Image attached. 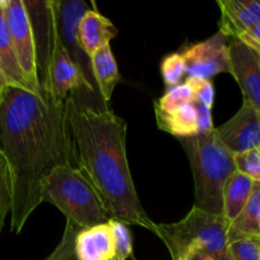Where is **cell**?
<instances>
[{
	"label": "cell",
	"mask_w": 260,
	"mask_h": 260,
	"mask_svg": "<svg viewBox=\"0 0 260 260\" xmlns=\"http://www.w3.org/2000/svg\"><path fill=\"white\" fill-rule=\"evenodd\" d=\"M0 155L12 187L10 231L19 234L42 203L46 178L55 168L76 162L66 101L7 86L0 99Z\"/></svg>",
	"instance_id": "cell-1"
},
{
	"label": "cell",
	"mask_w": 260,
	"mask_h": 260,
	"mask_svg": "<svg viewBox=\"0 0 260 260\" xmlns=\"http://www.w3.org/2000/svg\"><path fill=\"white\" fill-rule=\"evenodd\" d=\"M88 90L73 91L66 114L75 147L76 167L95 188L111 218L137 225L156 235L137 196L127 159V123L109 106L88 101Z\"/></svg>",
	"instance_id": "cell-2"
},
{
	"label": "cell",
	"mask_w": 260,
	"mask_h": 260,
	"mask_svg": "<svg viewBox=\"0 0 260 260\" xmlns=\"http://www.w3.org/2000/svg\"><path fill=\"white\" fill-rule=\"evenodd\" d=\"M187 154L194 179V206L211 215H222L223 188L236 172L234 155L216 131L179 139Z\"/></svg>",
	"instance_id": "cell-3"
},
{
	"label": "cell",
	"mask_w": 260,
	"mask_h": 260,
	"mask_svg": "<svg viewBox=\"0 0 260 260\" xmlns=\"http://www.w3.org/2000/svg\"><path fill=\"white\" fill-rule=\"evenodd\" d=\"M156 225V236L165 244L173 260H190L197 254L213 260H233L229 253L231 223L223 215H211L192 207L183 220Z\"/></svg>",
	"instance_id": "cell-4"
},
{
	"label": "cell",
	"mask_w": 260,
	"mask_h": 260,
	"mask_svg": "<svg viewBox=\"0 0 260 260\" xmlns=\"http://www.w3.org/2000/svg\"><path fill=\"white\" fill-rule=\"evenodd\" d=\"M42 202L55 206L81 230L111 220L95 188L75 165H61L50 173L43 183Z\"/></svg>",
	"instance_id": "cell-5"
},
{
	"label": "cell",
	"mask_w": 260,
	"mask_h": 260,
	"mask_svg": "<svg viewBox=\"0 0 260 260\" xmlns=\"http://www.w3.org/2000/svg\"><path fill=\"white\" fill-rule=\"evenodd\" d=\"M40 88L43 95L52 96L57 102H65L68 96L76 90H88L93 94H98L63 48L57 25L52 51Z\"/></svg>",
	"instance_id": "cell-6"
},
{
	"label": "cell",
	"mask_w": 260,
	"mask_h": 260,
	"mask_svg": "<svg viewBox=\"0 0 260 260\" xmlns=\"http://www.w3.org/2000/svg\"><path fill=\"white\" fill-rule=\"evenodd\" d=\"M8 29L13 47L18 57L20 69L30 84L33 93L42 95L37 78V56H36L35 36L29 15L25 9L24 0H8L5 7Z\"/></svg>",
	"instance_id": "cell-7"
},
{
	"label": "cell",
	"mask_w": 260,
	"mask_h": 260,
	"mask_svg": "<svg viewBox=\"0 0 260 260\" xmlns=\"http://www.w3.org/2000/svg\"><path fill=\"white\" fill-rule=\"evenodd\" d=\"M52 2L61 43L74 63L80 69L88 83L93 85L96 91L90 58L84 52L79 42V23L83 15L91 9L90 5H93L94 3H86L84 0H52Z\"/></svg>",
	"instance_id": "cell-8"
},
{
	"label": "cell",
	"mask_w": 260,
	"mask_h": 260,
	"mask_svg": "<svg viewBox=\"0 0 260 260\" xmlns=\"http://www.w3.org/2000/svg\"><path fill=\"white\" fill-rule=\"evenodd\" d=\"M229 38L218 30L202 42L189 46L182 52L185 62L187 79L198 78L211 80L221 73L230 74Z\"/></svg>",
	"instance_id": "cell-9"
},
{
	"label": "cell",
	"mask_w": 260,
	"mask_h": 260,
	"mask_svg": "<svg viewBox=\"0 0 260 260\" xmlns=\"http://www.w3.org/2000/svg\"><path fill=\"white\" fill-rule=\"evenodd\" d=\"M215 131L223 146L233 155L259 149L260 113L251 104L243 102L235 116Z\"/></svg>",
	"instance_id": "cell-10"
},
{
	"label": "cell",
	"mask_w": 260,
	"mask_h": 260,
	"mask_svg": "<svg viewBox=\"0 0 260 260\" xmlns=\"http://www.w3.org/2000/svg\"><path fill=\"white\" fill-rule=\"evenodd\" d=\"M230 74L243 91L244 102L260 113V62L259 55L239 40L229 43Z\"/></svg>",
	"instance_id": "cell-11"
},
{
	"label": "cell",
	"mask_w": 260,
	"mask_h": 260,
	"mask_svg": "<svg viewBox=\"0 0 260 260\" xmlns=\"http://www.w3.org/2000/svg\"><path fill=\"white\" fill-rule=\"evenodd\" d=\"M220 32L236 40L248 28L260 23V0H218Z\"/></svg>",
	"instance_id": "cell-12"
},
{
	"label": "cell",
	"mask_w": 260,
	"mask_h": 260,
	"mask_svg": "<svg viewBox=\"0 0 260 260\" xmlns=\"http://www.w3.org/2000/svg\"><path fill=\"white\" fill-rule=\"evenodd\" d=\"M75 254L78 260H113L114 241L109 223L79 231Z\"/></svg>",
	"instance_id": "cell-13"
},
{
	"label": "cell",
	"mask_w": 260,
	"mask_h": 260,
	"mask_svg": "<svg viewBox=\"0 0 260 260\" xmlns=\"http://www.w3.org/2000/svg\"><path fill=\"white\" fill-rule=\"evenodd\" d=\"M117 33L116 25L96 9L88 10L79 23V42L89 58L99 48L109 45Z\"/></svg>",
	"instance_id": "cell-14"
},
{
	"label": "cell",
	"mask_w": 260,
	"mask_h": 260,
	"mask_svg": "<svg viewBox=\"0 0 260 260\" xmlns=\"http://www.w3.org/2000/svg\"><path fill=\"white\" fill-rule=\"evenodd\" d=\"M91 71L95 81L96 91L102 102L108 106L117 84L121 80L116 58L112 53L111 45L99 48L90 57Z\"/></svg>",
	"instance_id": "cell-15"
},
{
	"label": "cell",
	"mask_w": 260,
	"mask_h": 260,
	"mask_svg": "<svg viewBox=\"0 0 260 260\" xmlns=\"http://www.w3.org/2000/svg\"><path fill=\"white\" fill-rule=\"evenodd\" d=\"M7 4L8 0H4V2L0 0V63H2V68L10 85L25 89V90L33 93L30 84L28 83L27 78L20 69L14 47H13L12 38H10L9 29H8L7 17H5Z\"/></svg>",
	"instance_id": "cell-16"
},
{
	"label": "cell",
	"mask_w": 260,
	"mask_h": 260,
	"mask_svg": "<svg viewBox=\"0 0 260 260\" xmlns=\"http://www.w3.org/2000/svg\"><path fill=\"white\" fill-rule=\"evenodd\" d=\"M157 127L178 139L198 135V116L194 102L183 104L170 112L155 111Z\"/></svg>",
	"instance_id": "cell-17"
},
{
	"label": "cell",
	"mask_w": 260,
	"mask_h": 260,
	"mask_svg": "<svg viewBox=\"0 0 260 260\" xmlns=\"http://www.w3.org/2000/svg\"><path fill=\"white\" fill-rule=\"evenodd\" d=\"M253 185V180L238 170L228 179L223 188L222 215L230 223H233L243 212L250 198Z\"/></svg>",
	"instance_id": "cell-18"
},
{
	"label": "cell",
	"mask_w": 260,
	"mask_h": 260,
	"mask_svg": "<svg viewBox=\"0 0 260 260\" xmlns=\"http://www.w3.org/2000/svg\"><path fill=\"white\" fill-rule=\"evenodd\" d=\"M260 218V182H254L250 198L244 207L243 212L230 225L229 238L234 239L244 236H260L259 233Z\"/></svg>",
	"instance_id": "cell-19"
},
{
	"label": "cell",
	"mask_w": 260,
	"mask_h": 260,
	"mask_svg": "<svg viewBox=\"0 0 260 260\" xmlns=\"http://www.w3.org/2000/svg\"><path fill=\"white\" fill-rule=\"evenodd\" d=\"M194 102V89L188 80L174 88L168 89L167 93L155 102V111L170 112L178 107Z\"/></svg>",
	"instance_id": "cell-20"
},
{
	"label": "cell",
	"mask_w": 260,
	"mask_h": 260,
	"mask_svg": "<svg viewBox=\"0 0 260 260\" xmlns=\"http://www.w3.org/2000/svg\"><path fill=\"white\" fill-rule=\"evenodd\" d=\"M111 226L112 235L114 241V259L113 260H127L132 256V235L128 225L122 221L111 218L108 221Z\"/></svg>",
	"instance_id": "cell-21"
},
{
	"label": "cell",
	"mask_w": 260,
	"mask_h": 260,
	"mask_svg": "<svg viewBox=\"0 0 260 260\" xmlns=\"http://www.w3.org/2000/svg\"><path fill=\"white\" fill-rule=\"evenodd\" d=\"M160 70H161L162 80L168 89L179 85L183 76L185 75V62L182 53H170L162 58Z\"/></svg>",
	"instance_id": "cell-22"
},
{
	"label": "cell",
	"mask_w": 260,
	"mask_h": 260,
	"mask_svg": "<svg viewBox=\"0 0 260 260\" xmlns=\"http://www.w3.org/2000/svg\"><path fill=\"white\" fill-rule=\"evenodd\" d=\"M233 260H260V236H244L229 244Z\"/></svg>",
	"instance_id": "cell-23"
},
{
	"label": "cell",
	"mask_w": 260,
	"mask_h": 260,
	"mask_svg": "<svg viewBox=\"0 0 260 260\" xmlns=\"http://www.w3.org/2000/svg\"><path fill=\"white\" fill-rule=\"evenodd\" d=\"M81 229L74 225L70 221H66L65 230L60 243L56 246L55 250L51 253L45 260H78L75 254V239Z\"/></svg>",
	"instance_id": "cell-24"
},
{
	"label": "cell",
	"mask_w": 260,
	"mask_h": 260,
	"mask_svg": "<svg viewBox=\"0 0 260 260\" xmlns=\"http://www.w3.org/2000/svg\"><path fill=\"white\" fill-rule=\"evenodd\" d=\"M236 170L250 178L253 182H260V149L234 155Z\"/></svg>",
	"instance_id": "cell-25"
},
{
	"label": "cell",
	"mask_w": 260,
	"mask_h": 260,
	"mask_svg": "<svg viewBox=\"0 0 260 260\" xmlns=\"http://www.w3.org/2000/svg\"><path fill=\"white\" fill-rule=\"evenodd\" d=\"M12 208V187L7 162L0 155V233L4 228L5 218Z\"/></svg>",
	"instance_id": "cell-26"
},
{
	"label": "cell",
	"mask_w": 260,
	"mask_h": 260,
	"mask_svg": "<svg viewBox=\"0 0 260 260\" xmlns=\"http://www.w3.org/2000/svg\"><path fill=\"white\" fill-rule=\"evenodd\" d=\"M194 89V102L212 108L215 102V85L211 80L198 78L187 79Z\"/></svg>",
	"instance_id": "cell-27"
},
{
	"label": "cell",
	"mask_w": 260,
	"mask_h": 260,
	"mask_svg": "<svg viewBox=\"0 0 260 260\" xmlns=\"http://www.w3.org/2000/svg\"><path fill=\"white\" fill-rule=\"evenodd\" d=\"M194 104L198 116V134H207V132L213 131L215 127H213L212 108L197 103V102H194Z\"/></svg>",
	"instance_id": "cell-28"
},
{
	"label": "cell",
	"mask_w": 260,
	"mask_h": 260,
	"mask_svg": "<svg viewBox=\"0 0 260 260\" xmlns=\"http://www.w3.org/2000/svg\"><path fill=\"white\" fill-rule=\"evenodd\" d=\"M236 40H239L240 42H243L244 45L248 46L249 48L255 51V52L260 56V23L253 25V27L248 28V29H246L245 32L241 33Z\"/></svg>",
	"instance_id": "cell-29"
},
{
	"label": "cell",
	"mask_w": 260,
	"mask_h": 260,
	"mask_svg": "<svg viewBox=\"0 0 260 260\" xmlns=\"http://www.w3.org/2000/svg\"><path fill=\"white\" fill-rule=\"evenodd\" d=\"M9 85H10L9 80H8L7 75H5L4 70H3V68H2V63H0V93H2V91Z\"/></svg>",
	"instance_id": "cell-30"
},
{
	"label": "cell",
	"mask_w": 260,
	"mask_h": 260,
	"mask_svg": "<svg viewBox=\"0 0 260 260\" xmlns=\"http://www.w3.org/2000/svg\"><path fill=\"white\" fill-rule=\"evenodd\" d=\"M190 260H213V259L211 258V256L205 255V254H197V255L193 256Z\"/></svg>",
	"instance_id": "cell-31"
},
{
	"label": "cell",
	"mask_w": 260,
	"mask_h": 260,
	"mask_svg": "<svg viewBox=\"0 0 260 260\" xmlns=\"http://www.w3.org/2000/svg\"><path fill=\"white\" fill-rule=\"evenodd\" d=\"M259 233H260V218H259Z\"/></svg>",
	"instance_id": "cell-32"
},
{
	"label": "cell",
	"mask_w": 260,
	"mask_h": 260,
	"mask_svg": "<svg viewBox=\"0 0 260 260\" xmlns=\"http://www.w3.org/2000/svg\"><path fill=\"white\" fill-rule=\"evenodd\" d=\"M0 99H2V93H0Z\"/></svg>",
	"instance_id": "cell-33"
},
{
	"label": "cell",
	"mask_w": 260,
	"mask_h": 260,
	"mask_svg": "<svg viewBox=\"0 0 260 260\" xmlns=\"http://www.w3.org/2000/svg\"><path fill=\"white\" fill-rule=\"evenodd\" d=\"M259 62H260V56H259Z\"/></svg>",
	"instance_id": "cell-34"
},
{
	"label": "cell",
	"mask_w": 260,
	"mask_h": 260,
	"mask_svg": "<svg viewBox=\"0 0 260 260\" xmlns=\"http://www.w3.org/2000/svg\"><path fill=\"white\" fill-rule=\"evenodd\" d=\"M259 149H260V147H259Z\"/></svg>",
	"instance_id": "cell-35"
}]
</instances>
